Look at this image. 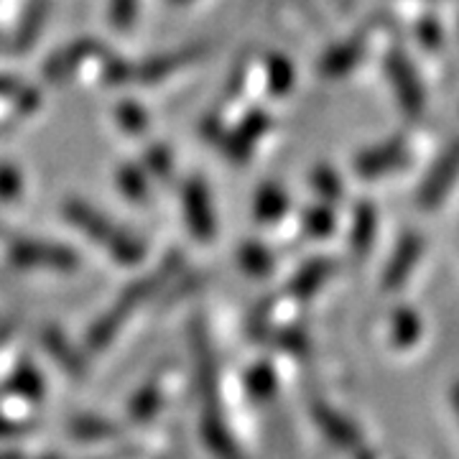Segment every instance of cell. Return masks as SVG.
Instances as JSON below:
<instances>
[{"instance_id":"8","label":"cell","mask_w":459,"mask_h":459,"mask_svg":"<svg viewBox=\"0 0 459 459\" xmlns=\"http://www.w3.org/2000/svg\"><path fill=\"white\" fill-rule=\"evenodd\" d=\"M409 159V148L401 138H394L388 143H380L376 148H368L362 151L355 161V169L360 177H383L388 171H394L398 166H403V161Z\"/></svg>"},{"instance_id":"13","label":"cell","mask_w":459,"mask_h":459,"mask_svg":"<svg viewBox=\"0 0 459 459\" xmlns=\"http://www.w3.org/2000/svg\"><path fill=\"white\" fill-rule=\"evenodd\" d=\"M334 273V261H314L307 268H301L296 273L291 283H289V291L296 296H312L325 281Z\"/></svg>"},{"instance_id":"18","label":"cell","mask_w":459,"mask_h":459,"mask_svg":"<svg viewBox=\"0 0 459 459\" xmlns=\"http://www.w3.org/2000/svg\"><path fill=\"white\" fill-rule=\"evenodd\" d=\"M316 421L325 427V431H329L334 439L340 444H355L358 442V434L352 431V427L344 421L342 416H337V413H332L325 406H316Z\"/></svg>"},{"instance_id":"5","label":"cell","mask_w":459,"mask_h":459,"mask_svg":"<svg viewBox=\"0 0 459 459\" xmlns=\"http://www.w3.org/2000/svg\"><path fill=\"white\" fill-rule=\"evenodd\" d=\"M385 72L391 77L395 90V98L401 102V108L409 115H421L424 110V87L419 82V74L413 72L409 59L401 51H391L385 59Z\"/></svg>"},{"instance_id":"7","label":"cell","mask_w":459,"mask_h":459,"mask_svg":"<svg viewBox=\"0 0 459 459\" xmlns=\"http://www.w3.org/2000/svg\"><path fill=\"white\" fill-rule=\"evenodd\" d=\"M98 54H105V49L95 39H80L65 49H59L56 54H51L49 62L44 65V80L49 84L65 82L66 77H72L90 56H98Z\"/></svg>"},{"instance_id":"3","label":"cell","mask_w":459,"mask_h":459,"mask_svg":"<svg viewBox=\"0 0 459 459\" xmlns=\"http://www.w3.org/2000/svg\"><path fill=\"white\" fill-rule=\"evenodd\" d=\"M181 204H184V217L192 235L199 240H212L214 235V207L210 189L202 179H189L181 189Z\"/></svg>"},{"instance_id":"11","label":"cell","mask_w":459,"mask_h":459,"mask_svg":"<svg viewBox=\"0 0 459 459\" xmlns=\"http://www.w3.org/2000/svg\"><path fill=\"white\" fill-rule=\"evenodd\" d=\"M362 51H365V41H362L360 36H355V39H350V41H342V44H337V47H332V49L322 56V62H319V72L329 77V80H337V77H342L347 72H352L358 62L362 59Z\"/></svg>"},{"instance_id":"25","label":"cell","mask_w":459,"mask_h":459,"mask_svg":"<svg viewBox=\"0 0 459 459\" xmlns=\"http://www.w3.org/2000/svg\"><path fill=\"white\" fill-rule=\"evenodd\" d=\"M146 166L153 171V174H156V177H159V179H169V177H171V171H174V159H171L169 148L153 146V148H148Z\"/></svg>"},{"instance_id":"23","label":"cell","mask_w":459,"mask_h":459,"mask_svg":"<svg viewBox=\"0 0 459 459\" xmlns=\"http://www.w3.org/2000/svg\"><path fill=\"white\" fill-rule=\"evenodd\" d=\"M312 184L314 189H316L322 197H327L329 202L342 197V184H340L337 174H334L332 169H316L312 174Z\"/></svg>"},{"instance_id":"12","label":"cell","mask_w":459,"mask_h":459,"mask_svg":"<svg viewBox=\"0 0 459 459\" xmlns=\"http://www.w3.org/2000/svg\"><path fill=\"white\" fill-rule=\"evenodd\" d=\"M49 5L51 0H31V5L26 8L23 21L18 26L16 49H31L33 44H36L39 33H41L44 23H47V16H49Z\"/></svg>"},{"instance_id":"24","label":"cell","mask_w":459,"mask_h":459,"mask_svg":"<svg viewBox=\"0 0 459 459\" xmlns=\"http://www.w3.org/2000/svg\"><path fill=\"white\" fill-rule=\"evenodd\" d=\"M304 228L309 230L312 235H329L334 230V214L329 212L327 204L312 207V210L304 212Z\"/></svg>"},{"instance_id":"30","label":"cell","mask_w":459,"mask_h":459,"mask_svg":"<svg viewBox=\"0 0 459 459\" xmlns=\"http://www.w3.org/2000/svg\"><path fill=\"white\" fill-rule=\"evenodd\" d=\"M174 5H184V3H189V0H171Z\"/></svg>"},{"instance_id":"14","label":"cell","mask_w":459,"mask_h":459,"mask_svg":"<svg viewBox=\"0 0 459 459\" xmlns=\"http://www.w3.org/2000/svg\"><path fill=\"white\" fill-rule=\"evenodd\" d=\"M289 210V195L279 184H265L255 197V217L261 222H276Z\"/></svg>"},{"instance_id":"15","label":"cell","mask_w":459,"mask_h":459,"mask_svg":"<svg viewBox=\"0 0 459 459\" xmlns=\"http://www.w3.org/2000/svg\"><path fill=\"white\" fill-rule=\"evenodd\" d=\"M373 238H376V210L370 204H362L355 212V225H352V235H350V243H352V250L358 258L370 250Z\"/></svg>"},{"instance_id":"19","label":"cell","mask_w":459,"mask_h":459,"mask_svg":"<svg viewBox=\"0 0 459 459\" xmlns=\"http://www.w3.org/2000/svg\"><path fill=\"white\" fill-rule=\"evenodd\" d=\"M294 82V69L289 65V59L283 56H271L268 62V87L273 95H286Z\"/></svg>"},{"instance_id":"2","label":"cell","mask_w":459,"mask_h":459,"mask_svg":"<svg viewBox=\"0 0 459 459\" xmlns=\"http://www.w3.org/2000/svg\"><path fill=\"white\" fill-rule=\"evenodd\" d=\"M8 263L13 268L23 271H59V273H72L80 268V255L72 247L51 240H36V238H21L8 246Z\"/></svg>"},{"instance_id":"27","label":"cell","mask_w":459,"mask_h":459,"mask_svg":"<svg viewBox=\"0 0 459 459\" xmlns=\"http://www.w3.org/2000/svg\"><path fill=\"white\" fill-rule=\"evenodd\" d=\"M419 36H421V44H424V47L434 49V47H439V41H442V29H439V23H437L434 18H429V21L421 23Z\"/></svg>"},{"instance_id":"21","label":"cell","mask_w":459,"mask_h":459,"mask_svg":"<svg viewBox=\"0 0 459 459\" xmlns=\"http://www.w3.org/2000/svg\"><path fill=\"white\" fill-rule=\"evenodd\" d=\"M117 126L126 133H143L148 126V115L146 110L138 105V102H123L117 108Z\"/></svg>"},{"instance_id":"16","label":"cell","mask_w":459,"mask_h":459,"mask_svg":"<svg viewBox=\"0 0 459 459\" xmlns=\"http://www.w3.org/2000/svg\"><path fill=\"white\" fill-rule=\"evenodd\" d=\"M117 189H120L123 197H128L131 202H146L148 181L143 169L135 164L120 166V171H117Z\"/></svg>"},{"instance_id":"17","label":"cell","mask_w":459,"mask_h":459,"mask_svg":"<svg viewBox=\"0 0 459 459\" xmlns=\"http://www.w3.org/2000/svg\"><path fill=\"white\" fill-rule=\"evenodd\" d=\"M238 261H240V268L247 271L250 276H265L273 271V255L261 243H246L238 253Z\"/></svg>"},{"instance_id":"1","label":"cell","mask_w":459,"mask_h":459,"mask_svg":"<svg viewBox=\"0 0 459 459\" xmlns=\"http://www.w3.org/2000/svg\"><path fill=\"white\" fill-rule=\"evenodd\" d=\"M65 217L74 228L82 230L90 240H95V243H100V247H105L117 263L135 265L146 258V246L133 232L120 230L113 220H108L105 214L98 212L95 207H90L82 199H66Z\"/></svg>"},{"instance_id":"32","label":"cell","mask_w":459,"mask_h":459,"mask_svg":"<svg viewBox=\"0 0 459 459\" xmlns=\"http://www.w3.org/2000/svg\"><path fill=\"white\" fill-rule=\"evenodd\" d=\"M0 235H3V230H0Z\"/></svg>"},{"instance_id":"4","label":"cell","mask_w":459,"mask_h":459,"mask_svg":"<svg viewBox=\"0 0 459 459\" xmlns=\"http://www.w3.org/2000/svg\"><path fill=\"white\" fill-rule=\"evenodd\" d=\"M207 54V44H195V47H184L177 51H166L159 54L153 59H148L143 65H133L131 82L138 84H156L161 82L164 77L174 74L181 66H189L199 62Z\"/></svg>"},{"instance_id":"26","label":"cell","mask_w":459,"mask_h":459,"mask_svg":"<svg viewBox=\"0 0 459 459\" xmlns=\"http://www.w3.org/2000/svg\"><path fill=\"white\" fill-rule=\"evenodd\" d=\"M395 340L401 344L413 342L419 334V319L413 316V312H398L395 314Z\"/></svg>"},{"instance_id":"20","label":"cell","mask_w":459,"mask_h":459,"mask_svg":"<svg viewBox=\"0 0 459 459\" xmlns=\"http://www.w3.org/2000/svg\"><path fill=\"white\" fill-rule=\"evenodd\" d=\"M23 197V174L8 161L0 164V202H16Z\"/></svg>"},{"instance_id":"28","label":"cell","mask_w":459,"mask_h":459,"mask_svg":"<svg viewBox=\"0 0 459 459\" xmlns=\"http://www.w3.org/2000/svg\"><path fill=\"white\" fill-rule=\"evenodd\" d=\"M21 87H23V82H18L16 77L0 74V98H16Z\"/></svg>"},{"instance_id":"6","label":"cell","mask_w":459,"mask_h":459,"mask_svg":"<svg viewBox=\"0 0 459 459\" xmlns=\"http://www.w3.org/2000/svg\"><path fill=\"white\" fill-rule=\"evenodd\" d=\"M268 128H271V117L261 110H253L235 131L228 133V135L222 133L217 141L222 143V153L228 156V161L240 166L243 161H247V156L253 153L258 138L263 133H268Z\"/></svg>"},{"instance_id":"9","label":"cell","mask_w":459,"mask_h":459,"mask_svg":"<svg viewBox=\"0 0 459 459\" xmlns=\"http://www.w3.org/2000/svg\"><path fill=\"white\" fill-rule=\"evenodd\" d=\"M459 177V143L452 151H446L439 164L434 166V171L429 174L427 184L419 195V204L421 207H437L444 199V195L452 189V184Z\"/></svg>"},{"instance_id":"10","label":"cell","mask_w":459,"mask_h":459,"mask_svg":"<svg viewBox=\"0 0 459 459\" xmlns=\"http://www.w3.org/2000/svg\"><path fill=\"white\" fill-rule=\"evenodd\" d=\"M419 255H421V238H416V235L403 238L401 246L395 247L394 258L388 263L385 273H383V289H388V291L401 289L403 281L411 276L413 265L419 263Z\"/></svg>"},{"instance_id":"29","label":"cell","mask_w":459,"mask_h":459,"mask_svg":"<svg viewBox=\"0 0 459 459\" xmlns=\"http://www.w3.org/2000/svg\"><path fill=\"white\" fill-rule=\"evenodd\" d=\"M452 401H455V409H457V416H459V383L455 385V391H452Z\"/></svg>"},{"instance_id":"31","label":"cell","mask_w":459,"mask_h":459,"mask_svg":"<svg viewBox=\"0 0 459 459\" xmlns=\"http://www.w3.org/2000/svg\"><path fill=\"white\" fill-rule=\"evenodd\" d=\"M0 459H13V457H0Z\"/></svg>"},{"instance_id":"22","label":"cell","mask_w":459,"mask_h":459,"mask_svg":"<svg viewBox=\"0 0 459 459\" xmlns=\"http://www.w3.org/2000/svg\"><path fill=\"white\" fill-rule=\"evenodd\" d=\"M110 23L117 31H131L138 18V0H110Z\"/></svg>"}]
</instances>
